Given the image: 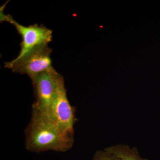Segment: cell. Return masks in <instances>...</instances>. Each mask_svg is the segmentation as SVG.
Returning a JSON list of instances; mask_svg holds the SVG:
<instances>
[{
  "instance_id": "cell-1",
  "label": "cell",
  "mask_w": 160,
  "mask_h": 160,
  "mask_svg": "<svg viewBox=\"0 0 160 160\" xmlns=\"http://www.w3.org/2000/svg\"><path fill=\"white\" fill-rule=\"evenodd\" d=\"M25 133L26 149L36 153L49 150L65 152L74 142L73 136L62 131L49 116L33 108Z\"/></svg>"
},
{
  "instance_id": "cell-2",
  "label": "cell",
  "mask_w": 160,
  "mask_h": 160,
  "mask_svg": "<svg viewBox=\"0 0 160 160\" xmlns=\"http://www.w3.org/2000/svg\"><path fill=\"white\" fill-rule=\"evenodd\" d=\"M52 52L48 45L38 46L19 59L5 62V67L13 72L27 74L31 80L42 72L54 69L52 66Z\"/></svg>"
},
{
  "instance_id": "cell-3",
  "label": "cell",
  "mask_w": 160,
  "mask_h": 160,
  "mask_svg": "<svg viewBox=\"0 0 160 160\" xmlns=\"http://www.w3.org/2000/svg\"><path fill=\"white\" fill-rule=\"evenodd\" d=\"M63 77L54 69L42 72L31 79L35 101L32 108L49 115Z\"/></svg>"
},
{
  "instance_id": "cell-4",
  "label": "cell",
  "mask_w": 160,
  "mask_h": 160,
  "mask_svg": "<svg viewBox=\"0 0 160 160\" xmlns=\"http://www.w3.org/2000/svg\"><path fill=\"white\" fill-rule=\"evenodd\" d=\"M75 107L72 106L67 95L64 80L60 83L49 116L64 132L73 136L77 119Z\"/></svg>"
},
{
  "instance_id": "cell-5",
  "label": "cell",
  "mask_w": 160,
  "mask_h": 160,
  "mask_svg": "<svg viewBox=\"0 0 160 160\" xmlns=\"http://www.w3.org/2000/svg\"><path fill=\"white\" fill-rule=\"evenodd\" d=\"M9 16L7 22L14 25L22 38L19 54L14 59H19L38 46L48 45L52 40V32L51 29L38 24L22 26L16 22L11 16Z\"/></svg>"
},
{
  "instance_id": "cell-6",
  "label": "cell",
  "mask_w": 160,
  "mask_h": 160,
  "mask_svg": "<svg viewBox=\"0 0 160 160\" xmlns=\"http://www.w3.org/2000/svg\"><path fill=\"white\" fill-rule=\"evenodd\" d=\"M105 150L115 155L122 160H147L141 158L137 148L134 147L130 148L127 145L112 146L106 148Z\"/></svg>"
},
{
  "instance_id": "cell-7",
  "label": "cell",
  "mask_w": 160,
  "mask_h": 160,
  "mask_svg": "<svg viewBox=\"0 0 160 160\" xmlns=\"http://www.w3.org/2000/svg\"><path fill=\"white\" fill-rule=\"evenodd\" d=\"M93 160H122L115 155L105 151H98L93 157Z\"/></svg>"
}]
</instances>
